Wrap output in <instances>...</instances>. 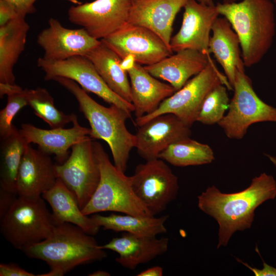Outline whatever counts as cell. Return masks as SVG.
<instances>
[{"label": "cell", "instance_id": "f1b7e54d", "mask_svg": "<svg viewBox=\"0 0 276 276\" xmlns=\"http://www.w3.org/2000/svg\"><path fill=\"white\" fill-rule=\"evenodd\" d=\"M158 158L176 167L208 164L215 159L214 152L208 145L193 140L190 136L171 144Z\"/></svg>", "mask_w": 276, "mask_h": 276}, {"label": "cell", "instance_id": "4316f807", "mask_svg": "<svg viewBox=\"0 0 276 276\" xmlns=\"http://www.w3.org/2000/svg\"><path fill=\"white\" fill-rule=\"evenodd\" d=\"M91 218L98 226L102 227L104 229L124 232L140 236H157L167 232L165 223L168 216L164 215L158 218L115 214L104 216L96 214Z\"/></svg>", "mask_w": 276, "mask_h": 276}, {"label": "cell", "instance_id": "6da1fadb", "mask_svg": "<svg viewBox=\"0 0 276 276\" xmlns=\"http://www.w3.org/2000/svg\"><path fill=\"white\" fill-rule=\"evenodd\" d=\"M275 197V180L272 175L262 173L238 192L223 193L214 186L208 187L198 196V206L218 223V249L226 246L236 232L250 228L256 208Z\"/></svg>", "mask_w": 276, "mask_h": 276}, {"label": "cell", "instance_id": "5b68a950", "mask_svg": "<svg viewBox=\"0 0 276 276\" xmlns=\"http://www.w3.org/2000/svg\"><path fill=\"white\" fill-rule=\"evenodd\" d=\"M93 147L100 178L95 191L82 212L88 216L111 211L139 216H153L135 194L129 176L111 163L100 143L93 141Z\"/></svg>", "mask_w": 276, "mask_h": 276}, {"label": "cell", "instance_id": "b9f144b4", "mask_svg": "<svg viewBox=\"0 0 276 276\" xmlns=\"http://www.w3.org/2000/svg\"><path fill=\"white\" fill-rule=\"evenodd\" d=\"M197 2L206 5H214L213 0H196Z\"/></svg>", "mask_w": 276, "mask_h": 276}, {"label": "cell", "instance_id": "ab89813d", "mask_svg": "<svg viewBox=\"0 0 276 276\" xmlns=\"http://www.w3.org/2000/svg\"><path fill=\"white\" fill-rule=\"evenodd\" d=\"M163 274V268L159 266L149 268L141 272L137 276H162Z\"/></svg>", "mask_w": 276, "mask_h": 276}, {"label": "cell", "instance_id": "7c38bea8", "mask_svg": "<svg viewBox=\"0 0 276 276\" xmlns=\"http://www.w3.org/2000/svg\"><path fill=\"white\" fill-rule=\"evenodd\" d=\"M131 0H95L72 6L68 20L98 40L115 32L128 21Z\"/></svg>", "mask_w": 276, "mask_h": 276}, {"label": "cell", "instance_id": "74e56055", "mask_svg": "<svg viewBox=\"0 0 276 276\" xmlns=\"http://www.w3.org/2000/svg\"><path fill=\"white\" fill-rule=\"evenodd\" d=\"M22 87L14 84L0 82V97L3 98L5 95H9L21 91Z\"/></svg>", "mask_w": 276, "mask_h": 276}, {"label": "cell", "instance_id": "ee69618b", "mask_svg": "<svg viewBox=\"0 0 276 276\" xmlns=\"http://www.w3.org/2000/svg\"><path fill=\"white\" fill-rule=\"evenodd\" d=\"M239 1V0H221V3H224V4H229V3H232L235 2H237Z\"/></svg>", "mask_w": 276, "mask_h": 276}, {"label": "cell", "instance_id": "8992f818", "mask_svg": "<svg viewBox=\"0 0 276 276\" xmlns=\"http://www.w3.org/2000/svg\"><path fill=\"white\" fill-rule=\"evenodd\" d=\"M44 200L18 195L0 219L2 234L15 248L24 251L52 234L56 223Z\"/></svg>", "mask_w": 276, "mask_h": 276}, {"label": "cell", "instance_id": "ba28073f", "mask_svg": "<svg viewBox=\"0 0 276 276\" xmlns=\"http://www.w3.org/2000/svg\"><path fill=\"white\" fill-rule=\"evenodd\" d=\"M244 67L236 71L233 85L234 93L229 101L228 111L218 123L231 139H242L252 124L276 122V108L258 96Z\"/></svg>", "mask_w": 276, "mask_h": 276}, {"label": "cell", "instance_id": "44dd1931", "mask_svg": "<svg viewBox=\"0 0 276 276\" xmlns=\"http://www.w3.org/2000/svg\"><path fill=\"white\" fill-rule=\"evenodd\" d=\"M212 59L199 51L185 49L144 67L153 77L167 81L177 91L191 77L201 72Z\"/></svg>", "mask_w": 276, "mask_h": 276}, {"label": "cell", "instance_id": "8fae6325", "mask_svg": "<svg viewBox=\"0 0 276 276\" xmlns=\"http://www.w3.org/2000/svg\"><path fill=\"white\" fill-rule=\"evenodd\" d=\"M57 177L74 194L80 209L86 205L100 178L93 139L90 136L74 145L66 160L56 164Z\"/></svg>", "mask_w": 276, "mask_h": 276}, {"label": "cell", "instance_id": "f35d334b", "mask_svg": "<svg viewBox=\"0 0 276 276\" xmlns=\"http://www.w3.org/2000/svg\"><path fill=\"white\" fill-rule=\"evenodd\" d=\"M136 63L135 58L132 55H128L121 60L120 65L123 71L127 73Z\"/></svg>", "mask_w": 276, "mask_h": 276}, {"label": "cell", "instance_id": "83f0119b", "mask_svg": "<svg viewBox=\"0 0 276 276\" xmlns=\"http://www.w3.org/2000/svg\"><path fill=\"white\" fill-rule=\"evenodd\" d=\"M28 145L14 125L9 134L1 139L0 189L17 194L18 171Z\"/></svg>", "mask_w": 276, "mask_h": 276}, {"label": "cell", "instance_id": "e0dca14e", "mask_svg": "<svg viewBox=\"0 0 276 276\" xmlns=\"http://www.w3.org/2000/svg\"><path fill=\"white\" fill-rule=\"evenodd\" d=\"M189 1L131 0L127 22L150 30L171 50L170 42L174 20Z\"/></svg>", "mask_w": 276, "mask_h": 276}, {"label": "cell", "instance_id": "d590c367", "mask_svg": "<svg viewBox=\"0 0 276 276\" xmlns=\"http://www.w3.org/2000/svg\"><path fill=\"white\" fill-rule=\"evenodd\" d=\"M18 195L0 189V219H1L17 198Z\"/></svg>", "mask_w": 276, "mask_h": 276}, {"label": "cell", "instance_id": "f6af8a7d", "mask_svg": "<svg viewBox=\"0 0 276 276\" xmlns=\"http://www.w3.org/2000/svg\"><path fill=\"white\" fill-rule=\"evenodd\" d=\"M273 3L276 5V0H273Z\"/></svg>", "mask_w": 276, "mask_h": 276}, {"label": "cell", "instance_id": "f546056e", "mask_svg": "<svg viewBox=\"0 0 276 276\" xmlns=\"http://www.w3.org/2000/svg\"><path fill=\"white\" fill-rule=\"evenodd\" d=\"M28 106L38 117L48 124L51 128H63L72 122L74 113L66 114L57 109L54 99L44 88H27Z\"/></svg>", "mask_w": 276, "mask_h": 276}, {"label": "cell", "instance_id": "e575fe53", "mask_svg": "<svg viewBox=\"0 0 276 276\" xmlns=\"http://www.w3.org/2000/svg\"><path fill=\"white\" fill-rule=\"evenodd\" d=\"M1 276H35L37 275L21 268L13 263L0 264Z\"/></svg>", "mask_w": 276, "mask_h": 276}, {"label": "cell", "instance_id": "4fadbf2b", "mask_svg": "<svg viewBox=\"0 0 276 276\" xmlns=\"http://www.w3.org/2000/svg\"><path fill=\"white\" fill-rule=\"evenodd\" d=\"M101 41L121 59L132 55L142 65L154 64L173 53L153 32L129 22Z\"/></svg>", "mask_w": 276, "mask_h": 276}, {"label": "cell", "instance_id": "8d00e7d4", "mask_svg": "<svg viewBox=\"0 0 276 276\" xmlns=\"http://www.w3.org/2000/svg\"><path fill=\"white\" fill-rule=\"evenodd\" d=\"M237 260L252 271L256 276H276V268L268 265L263 259V267L261 269L252 267L238 258Z\"/></svg>", "mask_w": 276, "mask_h": 276}, {"label": "cell", "instance_id": "7402d4cb", "mask_svg": "<svg viewBox=\"0 0 276 276\" xmlns=\"http://www.w3.org/2000/svg\"><path fill=\"white\" fill-rule=\"evenodd\" d=\"M127 73L136 118L153 112L176 91L170 84L159 81L137 63Z\"/></svg>", "mask_w": 276, "mask_h": 276}, {"label": "cell", "instance_id": "836d02e7", "mask_svg": "<svg viewBox=\"0 0 276 276\" xmlns=\"http://www.w3.org/2000/svg\"><path fill=\"white\" fill-rule=\"evenodd\" d=\"M16 9L19 16L25 18L28 14L34 13L36 9L34 4L37 0H6Z\"/></svg>", "mask_w": 276, "mask_h": 276}, {"label": "cell", "instance_id": "7a4b0ae2", "mask_svg": "<svg viewBox=\"0 0 276 276\" xmlns=\"http://www.w3.org/2000/svg\"><path fill=\"white\" fill-rule=\"evenodd\" d=\"M216 6L238 35L245 67L258 63L271 48L275 36L274 3L270 0H241Z\"/></svg>", "mask_w": 276, "mask_h": 276}, {"label": "cell", "instance_id": "1f68e13d", "mask_svg": "<svg viewBox=\"0 0 276 276\" xmlns=\"http://www.w3.org/2000/svg\"><path fill=\"white\" fill-rule=\"evenodd\" d=\"M26 106H28L27 88L7 96L6 105L0 111L1 139L6 137L12 131L14 126L13 118Z\"/></svg>", "mask_w": 276, "mask_h": 276}, {"label": "cell", "instance_id": "603a6c76", "mask_svg": "<svg viewBox=\"0 0 276 276\" xmlns=\"http://www.w3.org/2000/svg\"><path fill=\"white\" fill-rule=\"evenodd\" d=\"M209 44L212 53L221 65L233 88L236 71L245 67L242 58L240 41L231 24L224 17H218L212 28Z\"/></svg>", "mask_w": 276, "mask_h": 276}, {"label": "cell", "instance_id": "5bb4252c", "mask_svg": "<svg viewBox=\"0 0 276 276\" xmlns=\"http://www.w3.org/2000/svg\"><path fill=\"white\" fill-rule=\"evenodd\" d=\"M183 8L180 28L171 38V50L176 52L185 49H193L210 56L209 49L210 32L219 15L216 6L189 0Z\"/></svg>", "mask_w": 276, "mask_h": 276}, {"label": "cell", "instance_id": "484cf974", "mask_svg": "<svg viewBox=\"0 0 276 276\" xmlns=\"http://www.w3.org/2000/svg\"><path fill=\"white\" fill-rule=\"evenodd\" d=\"M85 56L93 63L109 88L132 103L130 83L128 73L120 65L121 59L102 41Z\"/></svg>", "mask_w": 276, "mask_h": 276}, {"label": "cell", "instance_id": "ac0fdd59", "mask_svg": "<svg viewBox=\"0 0 276 276\" xmlns=\"http://www.w3.org/2000/svg\"><path fill=\"white\" fill-rule=\"evenodd\" d=\"M72 122L71 128L50 129L24 123L21 125L19 131L28 144L37 145L39 150L48 155H54L58 163L62 164L69 156V149L89 136L90 133V128L79 124L74 113Z\"/></svg>", "mask_w": 276, "mask_h": 276}, {"label": "cell", "instance_id": "52a82bcc", "mask_svg": "<svg viewBox=\"0 0 276 276\" xmlns=\"http://www.w3.org/2000/svg\"><path fill=\"white\" fill-rule=\"evenodd\" d=\"M219 84L233 89L228 80L217 68L213 59L199 74L189 80L180 89L165 99L153 112L136 118L140 126L150 119L165 113H173L191 127L196 122L201 104L208 93Z\"/></svg>", "mask_w": 276, "mask_h": 276}, {"label": "cell", "instance_id": "277c9868", "mask_svg": "<svg viewBox=\"0 0 276 276\" xmlns=\"http://www.w3.org/2000/svg\"><path fill=\"white\" fill-rule=\"evenodd\" d=\"M23 251L49 265L50 271L38 276H63L77 266L107 257L92 235L68 222L56 224L47 238Z\"/></svg>", "mask_w": 276, "mask_h": 276}, {"label": "cell", "instance_id": "4dcf8cb0", "mask_svg": "<svg viewBox=\"0 0 276 276\" xmlns=\"http://www.w3.org/2000/svg\"><path fill=\"white\" fill-rule=\"evenodd\" d=\"M227 89L225 85L219 84L208 93L201 104L196 122L211 125L218 124L222 119L230 101Z\"/></svg>", "mask_w": 276, "mask_h": 276}, {"label": "cell", "instance_id": "9a60e30c", "mask_svg": "<svg viewBox=\"0 0 276 276\" xmlns=\"http://www.w3.org/2000/svg\"><path fill=\"white\" fill-rule=\"evenodd\" d=\"M190 128L173 113L158 116L138 127L135 148L146 161L158 158L171 144L190 137Z\"/></svg>", "mask_w": 276, "mask_h": 276}, {"label": "cell", "instance_id": "cb8c5ba5", "mask_svg": "<svg viewBox=\"0 0 276 276\" xmlns=\"http://www.w3.org/2000/svg\"><path fill=\"white\" fill-rule=\"evenodd\" d=\"M41 196L51 207L56 225L68 222L78 226L89 235L98 233L100 227L91 217L82 212L74 194L59 178Z\"/></svg>", "mask_w": 276, "mask_h": 276}, {"label": "cell", "instance_id": "60d3db41", "mask_svg": "<svg viewBox=\"0 0 276 276\" xmlns=\"http://www.w3.org/2000/svg\"><path fill=\"white\" fill-rule=\"evenodd\" d=\"M88 275L89 276H109L110 275V274L105 270H99L89 274Z\"/></svg>", "mask_w": 276, "mask_h": 276}, {"label": "cell", "instance_id": "3957f363", "mask_svg": "<svg viewBox=\"0 0 276 276\" xmlns=\"http://www.w3.org/2000/svg\"><path fill=\"white\" fill-rule=\"evenodd\" d=\"M55 81L69 91L77 100L80 111L90 125L89 136L104 141L108 145L114 165L125 173L130 151L135 146V136L127 128L126 121L131 116L123 109L110 105L105 107L92 99L76 82L61 77Z\"/></svg>", "mask_w": 276, "mask_h": 276}, {"label": "cell", "instance_id": "d6a6232c", "mask_svg": "<svg viewBox=\"0 0 276 276\" xmlns=\"http://www.w3.org/2000/svg\"><path fill=\"white\" fill-rule=\"evenodd\" d=\"M20 17L14 7L6 0H0V27Z\"/></svg>", "mask_w": 276, "mask_h": 276}, {"label": "cell", "instance_id": "30bf717a", "mask_svg": "<svg viewBox=\"0 0 276 276\" xmlns=\"http://www.w3.org/2000/svg\"><path fill=\"white\" fill-rule=\"evenodd\" d=\"M37 65L44 72V80L56 77L71 79L87 93H91L110 105H114L131 116L133 105L112 91L99 75L93 63L85 56H76L62 60L39 57Z\"/></svg>", "mask_w": 276, "mask_h": 276}, {"label": "cell", "instance_id": "ffe728a7", "mask_svg": "<svg viewBox=\"0 0 276 276\" xmlns=\"http://www.w3.org/2000/svg\"><path fill=\"white\" fill-rule=\"evenodd\" d=\"M169 239L166 237L145 236L124 233L113 238L108 243L101 245L103 249L114 251L119 254L116 261L130 270L145 264L165 253L168 248Z\"/></svg>", "mask_w": 276, "mask_h": 276}, {"label": "cell", "instance_id": "d6986e66", "mask_svg": "<svg viewBox=\"0 0 276 276\" xmlns=\"http://www.w3.org/2000/svg\"><path fill=\"white\" fill-rule=\"evenodd\" d=\"M50 155L28 144L19 167L16 190L18 195L39 197L55 184L57 177Z\"/></svg>", "mask_w": 276, "mask_h": 276}, {"label": "cell", "instance_id": "7bdbcfd3", "mask_svg": "<svg viewBox=\"0 0 276 276\" xmlns=\"http://www.w3.org/2000/svg\"><path fill=\"white\" fill-rule=\"evenodd\" d=\"M266 156L268 157L269 160L272 162V163L276 168V157L270 155L269 154H266Z\"/></svg>", "mask_w": 276, "mask_h": 276}, {"label": "cell", "instance_id": "d4e9b609", "mask_svg": "<svg viewBox=\"0 0 276 276\" xmlns=\"http://www.w3.org/2000/svg\"><path fill=\"white\" fill-rule=\"evenodd\" d=\"M29 29L21 17L0 27V82L14 83L13 67L25 50Z\"/></svg>", "mask_w": 276, "mask_h": 276}, {"label": "cell", "instance_id": "2e32d148", "mask_svg": "<svg viewBox=\"0 0 276 276\" xmlns=\"http://www.w3.org/2000/svg\"><path fill=\"white\" fill-rule=\"evenodd\" d=\"M48 25L37 37V43L44 51L43 57L45 59L62 60L76 56H85L101 42L84 29L65 28L56 18H50Z\"/></svg>", "mask_w": 276, "mask_h": 276}, {"label": "cell", "instance_id": "9c48e42d", "mask_svg": "<svg viewBox=\"0 0 276 276\" xmlns=\"http://www.w3.org/2000/svg\"><path fill=\"white\" fill-rule=\"evenodd\" d=\"M129 180L135 194L152 216L165 210L177 196V176L160 158L138 165Z\"/></svg>", "mask_w": 276, "mask_h": 276}]
</instances>
